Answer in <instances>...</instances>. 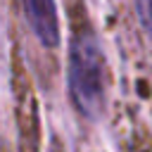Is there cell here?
<instances>
[{
	"label": "cell",
	"mask_w": 152,
	"mask_h": 152,
	"mask_svg": "<svg viewBox=\"0 0 152 152\" xmlns=\"http://www.w3.org/2000/svg\"><path fill=\"white\" fill-rule=\"evenodd\" d=\"M66 83L76 109L88 119H97L107 97V62L93 31L83 28L71 38Z\"/></svg>",
	"instance_id": "obj_1"
},
{
	"label": "cell",
	"mask_w": 152,
	"mask_h": 152,
	"mask_svg": "<svg viewBox=\"0 0 152 152\" xmlns=\"http://www.w3.org/2000/svg\"><path fill=\"white\" fill-rule=\"evenodd\" d=\"M135 2V12H138V19L145 28V33L150 36L152 40V0H133Z\"/></svg>",
	"instance_id": "obj_3"
},
{
	"label": "cell",
	"mask_w": 152,
	"mask_h": 152,
	"mask_svg": "<svg viewBox=\"0 0 152 152\" xmlns=\"http://www.w3.org/2000/svg\"><path fill=\"white\" fill-rule=\"evenodd\" d=\"M24 7L36 38L45 48H55L59 43V19L55 0H24Z\"/></svg>",
	"instance_id": "obj_2"
}]
</instances>
